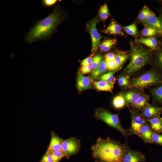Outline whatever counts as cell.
I'll list each match as a JSON object with an SVG mask.
<instances>
[{"instance_id": "4316f807", "label": "cell", "mask_w": 162, "mask_h": 162, "mask_svg": "<svg viewBox=\"0 0 162 162\" xmlns=\"http://www.w3.org/2000/svg\"><path fill=\"white\" fill-rule=\"evenodd\" d=\"M152 11L146 6H145L138 15V18L140 20L144 21Z\"/></svg>"}, {"instance_id": "cb8c5ba5", "label": "cell", "mask_w": 162, "mask_h": 162, "mask_svg": "<svg viewBox=\"0 0 162 162\" xmlns=\"http://www.w3.org/2000/svg\"><path fill=\"white\" fill-rule=\"evenodd\" d=\"M46 152L52 156L53 162H59L65 155L62 151H54L47 149Z\"/></svg>"}, {"instance_id": "ab89813d", "label": "cell", "mask_w": 162, "mask_h": 162, "mask_svg": "<svg viewBox=\"0 0 162 162\" xmlns=\"http://www.w3.org/2000/svg\"><path fill=\"white\" fill-rule=\"evenodd\" d=\"M116 56L112 53H109L105 56L106 61H114Z\"/></svg>"}, {"instance_id": "2e32d148", "label": "cell", "mask_w": 162, "mask_h": 162, "mask_svg": "<svg viewBox=\"0 0 162 162\" xmlns=\"http://www.w3.org/2000/svg\"><path fill=\"white\" fill-rule=\"evenodd\" d=\"M161 110L160 108L148 106L145 108L143 112L144 116L147 118L154 117L158 115Z\"/></svg>"}, {"instance_id": "f6af8a7d", "label": "cell", "mask_w": 162, "mask_h": 162, "mask_svg": "<svg viewBox=\"0 0 162 162\" xmlns=\"http://www.w3.org/2000/svg\"><path fill=\"white\" fill-rule=\"evenodd\" d=\"M40 162H41V161H40Z\"/></svg>"}, {"instance_id": "5bb4252c", "label": "cell", "mask_w": 162, "mask_h": 162, "mask_svg": "<svg viewBox=\"0 0 162 162\" xmlns=\"http://www.w3.org/2000/svg\"><path fill=\"white\" fill-rule=\"evenodd\" d=\"M152 133L150 127L146 124L143 125L141 128L139 135L147 143L152 142Z\"/></svg>"}, {"instance_id": "f1b7e54d", "label": "cell", "mask_w": 162, "mask_h": 162, "mask_svg": "<svg viewBox=\"0 0 162 162\" xmlns=\"http://www.w3.org/2000/svg\"><path fill=\"white\" fill-rule=\"evenodd\" d=\"M126 32L129 34L135 35L137 33V29L136 25L134 23L124 27Z\"/></svg>"}, {"instance_id": "52a82bcc", "label": "cell", "mask_w": 162, "mask_h": 162, "mask_svg": "<svg viewBox=\"0 0 162 162\" xmlns=\"http://www.w3.org/2000/svg\"><path fill=\"white\" fill-rule=\"evenodd\" d=\"M99 20L96 17L90 21L87 24V28L89 33L92 41V52L94 53L99 46L101 39L102 37L98 32L96 28V25Z\"/></svg>"}, {"instance_id": "1f68e13d", "label": "cell", "mask_w": 162, "mask_h": 162, "mask_svg": "<svg viewBox=\"0 0 162 162\" xmlns=\"http://www.w3.org/2000/svg\"><path fill=\"white\" fill-rule=\"evenodd\" d=\"M103 58V56L100 55H97L92 58L91 65L93 69L96 68L100 64Z\"/></svg>"}, {"instance_id": "4fadbf2b", "label": "cell", "mask_w": 162, "mask_h": 162, "mask_svg": "<svg viewBox=\"0 0 162 162\" xmlns=\"http://www.w3.org/2000/svg\"><path fill=\"white\" fill-rule=\"evenodd\" d=\"M122 30L121 26L112 18L108 26L106 28L101 31L102 32L106 34L123 35V34L122 32Z\"/></svg>"}, {"instance_id": "ffe728a7", "label": "cell", "mask_w": 162, "mask_h": 162, "mask_svg": "<svg viewBox=\"0 0 162 162\" xmlns=\"http://www.w3.org/2000/svg\"><path fill=\"white\" fill-rule=\"evenodd\" d=\"M124 96L126 101L133 106L140 96L139 94L132 91L127 92L124 94Z\"/></svg>"}, {"instance_id": "5b68a950", "label": "cell", "mask_w": 162, "mask_h": 162, "mask_svg": "<svg viewBox=\"0 0 162 162\" xmlns=\"http://www.w3.org/2000/svg\"><path fill=\"white\" fill-rule=\"evenodd\" d=\"M161 82L162 79L158 74L154 72H150L143 74L135 79L133 81L131 86L141 88Z\"/></svg>"}, {"instance_id": "277c9868", "label": "cell", "mask_w": 162, "mask_h": 162, "mask_svg": "<svg viewBox=\"0 0 162 162\" xmlns=\"http://www.w3.org/2000/svg\"><path fill=\"white\" fill-rule=\"evenodd\" d=\"M94 116L97 119L102 121L118 131L126 138L130 134L129 131L122 126L118 115L117 114H113L107 110L100 108L95 111Z\"/></svg>"}, {"instance_id": "7c38bea8", "label": "cell", "mask_w": 162, "mask_h": 162, "mask_svg": "<svg viewBox=\"0 0 162 162\" xmlns=\"http://www.w3.org/2000/svg\"><path fill=\"white\" fill-rule=\"evenodd\" d=\"M146 120L140 116L136 115L133 116L131 126L132 132L139 135L141 128L146 124Z\"/></svg>"}, {"instance_id": "9a60e30c", "label": "cell", "mask_w": 162, "mask_h": 162, "mask_svg": "<svg viewBox=\"0 0 162 162\" xmlns=\"http://www.w3.org/2000/svg\"><path fill=\"white\" fill-rule=\"evenodd\" d=\"M94 85L95 88L98 90L110 92L112 91L114 86L113 83L102 80L94 82Z\"/></svg>"}, {"instance_id": "74e56055", "label": "cell", "mask_w": 162, "mask_h": 162, "mask_svg": "<svg viewBox=\"0 0 162 162\" xmlns=\"http://www.w3.org/2000/svg\"><path fill=\"white\" fill-rule=\"evenodd\" d=\"M118 84L121 86H127L129 85V81L127 78L125 76H122L118 79Z\"/></svg>"}, {"instance_id": "603a6c76", "label": "cell", "mask_w": 162, "mask_h": 162, "mask_svg": "<svg viewBox=\"0 0 162 162\" xmlns=\"http://www.w3.org/2000/svg\"><path fill=\"white\" fill-rule=\"evenodd\" d=\"M112 104L114 107L119 109L123 107L125 104V100L124 97L122 95H118L113 99Z\"/></svg>"}, {"instance_id": "ee69618b", "label": "cell", "mask_w": 162, "mask_h": 162, "mask_svg": "<svg viewBox=\"0 0 162 162\" xmlns=\"http://www.w3.org/2000/svg\"><path fill=\"white\" fill-rule=\"evenodd\" d=\"M98 160V162H101V161H98V160Z\"/></svg>"}, {"instance_id": "d6986e66", "label": "cell", "mask_w": 162, "mask_h": 162, "mask_svg": "<svg viewBox=\"0 0 162 162\" xmlns=\"http://www.w3.org/2000/svg\"><path fill=\"white\" fill-rule=\"evenodd\" d=\"M116 40L115 39H107L104 40L99 45V48L102 51H108L116 44Z\"/></svg>"}, {"instance_id": "83f0119b", "label": "cell", "mask_w": 162, "mask_h": 162, "mask_svg": "<svg viewBox=\"0 0 162 162\" xmlns=\"http://www.w3.org/2000/svg\"><path fill=\"white\" fill-rule=\"evenodd\" d=\"M152 93L158 101L162 102V85L154 88L153 90Z\"/></svg>"}, {"instance_id": "ba28073f", "label": "cell", "mask_w": 162, "mask_h": 162, "mask_svg": "<svg viewBox=\"0 0 162 162\" xmlns=\"http://www.w3.org/2000/svg\"><path fill=\"white\" fill-rule=\"evenodd\" d=\"M146 158L142 153L129 148L125 153L122 162H145Z\"/></svg>"}, {"instance_id": "7a4b0ae2", "label": "cell", "mask_w": 162, "mask_h": 162, "mask_svg": "<svg viewBox=\"0 0 162 162\" xmlns=\"http://www.w3.org/2000/svg\"><path fill=\"white\" fill-rule=\"evenodd\" d=\"M128 148L126 144L109 137H99L91 148L93 156L102 162H122Z\"/></svg>"}, {"instance_id": "8fae6325", "label": "cell", "mask_w": 162, "mask_h": 162, "mask_svg": "<svg viewBox=\"0 0 162 162\" xmlns=\"http://www.w3.org/2000/svg\"><path fill=\"white\" fill-rule=\"evenodd\" d=\"M51 140L48 150L54 151H61L62 150V139L54 131L51 132Z\"/></svg>"}, {"instance_id": "6da1fadb", "label": "cell", "mask_w": 162, "mask_h": 162, "mask_svg": "<svg viewBox=\"0 0 162 162\" xmlns=\"http://www.w3.org/2000/svg\"><path fill=\"white\" fill-rule=\"evenodd\" d=\"M66 17L65 13L58 4L50 15L34 23L26 34L25 40L31 44L49 39L56 32L58 26L65 20Z\"/></svg>"}, {"instance_id": "f546056e", "label": "cell", "mask_w": 162, "mask_h": 162, "mask_svg": "<svg viewBox=\"0 0 162 162\" xmlns=\"http://www.w3.org/2000/svg\"><path fill=\"white\" fill-rule=\"evenodd\" d=\"M158 33L157 31L154 29L147 26L144 28L142 32V35L146 36H152Z\"/></svg>"}, {"instance_id": "d6a6232c", "label": "cell", "mask_w": 162, "mask_h": 162, "mask_svg": "<svg viewBox=\"0 0 162 162\" xmlns=\"http://www.w3.org/2000/svg\"><path fill=\"white\" fill-rule=\"evenodd\" d=\"M57 1V0H42L41 1V2L44 6L50 7L54 5Z\"/></svg>"}, {"instance_id": "7402d4cb", "label": "cell", "mask_w": 162, "mask_h": 162, "mask_svg": "<svg viewBox=\"0 0 162 162\" xmlns=\"http://www.w3.org/2000/svg\"><path fill=\"white\" fill-rule=\"evenodd\" d=\"M148 121L153 130L158 132L162 131V124L160 119L157 117L149 119Z\"/></svg>"}, {"instance_id": "ac0fdd59", "label": "cell", "mask_w": 162, "mask_h": 162, "mask_svg": "<svg viewBox=\"0 0 162 162\" xmlns=\"http://www.w3.org/2000/svg\"><path fill=\"white\" fill-rule=\"evenodd\" d=\"M107 69L105 61L102 60L99 65L91 72V76L94 79H96L104 72Z\"/></svg>"}, {"instance_id": "8d00e7d4", "label": "cell", "mask_w": 162, "mask_h": 162, "mask_svg": "<svg viewBox=\"0 0 162 162\" xmlns=\"http://www.w3.org/2000/svg\"><path fill=\"white\" fill-rule=\"evenodd\" d=\"M40 161L44 162H53L52 157L50 153L46 152L42 157Z\"/></svg>"}, {"instance_id": "836d02e7", "label": "cell", "mask_w": 162, "mask_h": 162, "mask_svg": "<svg viewBox=\"0 0 162 162\" xmlns=\"http://www.w3.org/2000/svg\"><path fill=\"white\" fill-rule=\"evenodd\" d=\"M152 138L153 142L162 144V135L156 133H153Z\"/></svg>"}, {"instance_id": "7bdbcfd3", "label": "cell", "mask_w": 162, "mask_h": 162, "mask_svg": "<svg viewBox=\"0 0 162 162\" xmlns=\"http://www.w3.org/2000/svg\"><path fill=\"white\" fill-rule=\"evenodd\" d=\"M95 162H98V160H96L95 161Z\"/></svg>"}, {"instance_id": "e575fe53", "label": "cell", "mask_w": 162, "mask_h": 162, "mask_svg": "<svg viewBox=\"0 0 162 162\" xmlns=\"http://www.w3.org/2000/svg\"><path fill=\"white\" fill-rule=\"evenodd\" d=\"M106 62L107 69L108 70H113L118 68L114 61H106Z\"/></svg>"}, {"instance_id": "8992f818", "label": "cell", "mask_w": 162, "mask_h": 162, "mask_svg": "<svg viewBox=\"0 0 162 162\" xmlns=\"http://www.w3.org/2000/svg\"><path fill=\"white\" fill-rule=\"evenodd\" d=\"M81 148V141L79 139L71 137L66 139H62V151L67 159L76 154Z\"/></svg>"}, {"instance_id": "d590c367", "label": "cell", "mask_w": 162, "mask_h": 162, "mask_svg": "<svg viewBox=\"0 0 162 162\" xmlns=\"http://www.w3.org/2000/svg\"><path fill=\"white\" fill-rule=\"evenodd\" d=\"M94 53H93L90 56L86 58L83 60L81 62L82 67L88 66L91 64L92 60V56Z\"/></svg>"}, {"instance_id": "3957f363", "label": "cell", "mask_w": 162, "mask_h": 162, "mask_svg": "<svg viewBox=\"0 0 162 162\" xmlns=\"http://www.w3.org/2000/svg\"><path fill=\"white\" fill-rule=\"evenodd\" d=\"M130 59L126 67L125 71L129 74L140 70L148 62L150 55L148 51L141 47L135 45L131 46Z\"/></svg>"}, {"instance_id": "60d3db41", "label": "cell", "mask_w": 162, "mask_h": 162, "mask_svg": "<svg viewBox=\"0 0 162 162\" xmlns=\"http://www.w3.org/2000/svg\"><path fill=\"white\" fill-rule=\"evenodd\" d=\"M157 61L158 66L162 68V51L158 54Z\"/></svg>"}, {"instance_id": "44dd1931", "label": "cell", "mask_w": 162, "mask_h": 162, "mask_svg": "<svg viewBox=\"0 0 162 162\" xmlns=\"http://www.w3.org/2000/svg\"><path fill=\"white\" fill-rule=\"evenodd\" d=\"M110 16L108 6L106 4H104L100 8L98 12V17L101 20L105 21Z\"/></svg>"}, {"instance_id": "b9f144b4", "label": "cell", "mask_w": 162, "mask_h": 162, "mask_svg": "<svg viewBox=\"0 0 162 162\" xmlns=\"http://www.w3.org/2000/svg\"><path fill=\"white\" fill-rule=\"evenodd\" d=\"M160 119L161 122V124H162V117L160 118Z\"/></svg>"}, {"instance_id": "d4e9b609", "label": "cell", "mask_w": 162, "mask_h": 162, "mask_svg": "<svg viewBox=\"0 0 162 162\" xmlns=\"http://www.w3.org/2000/svg\"><path fill=\"white\" fill-rule=\"evenodd\" d=\"M128 57L126 54H118L116 56L114 61L118 68L124 63Z\"/></svg>"}, {"instance_id": "e0dca14e", "label": "cell", "mask_w": 162, "mask_h": 162, "mask_svg": "<svg viewBox=\"0 0 162 162\" xmlns=\"http://www.w3.org/2000/svg\"><path fill=\"white\" fill-rule=\"evenodd\" d=\"M137 42L142 44L153 49H157L158 43L156 39L153 37H149L140 39Z\"/></svg>"}, {"instance_id": "484cf974", "label": "cell", "mask_w": 162, "mask_h": 162, "mask_svg": "<svg viewBox=\"0 0 162 162\" xmlns=\"http://www.w3.org/2000/svg\"><path fill=\"white\" fill-rule=\"evenodd\" d=\"M114 71L109 72L102 75L100 79L102 81L108 82L112 83V82L114 81Z\"/></svg>"}, {"instance_id": "f35d334b", "label": "cell", "mask_w": 162, "mask_h": 162, "mask_svg": "<svg viewBox=\"0 0 162 162\" xmlns=\"http://www.w3.org/2000/svg\"><path fill=\"white\" fill-rule=\"evenodd\" d=\"M92 68L91 65L81 67L80 68L81 73L82 74H86L90 72Z\"/></svg>"}, {"instance_id": "4dcf8cb0", "label": "cell", "mask_w": 162, "mask_h": 162, "mask_svg": "<svg viewBox=\"0 0 162 162\" xmlns=\"http://www.w3.org/2000/svg\"><path fill=\"white\" fill-rule=\"evenodd\" d=\"M147 103V100L143 96H140L133 106L137 109H141L144 107Z\"/></svg>"}, {"instance_id": "9c48e42d", "label": "cell", "mask_w": 162, "mask_h": 162, "mask_svg": "<svg viewBox=\"0 0 162 162\" xmlns=\"http://www.w3.org/2000/svg\"><path fill=\"white\" fill-rule=\"evenodd\" d=\"M143 22L147 26L154 29L158 33L162 34V20L152 11Z\"/></svg>"}, {"instance_id": "30bf717a", "label": "cell", "mask_w": 162, "mask_h": 162, "mask_svg": "<svg viewBox=\"0 0 162 162\" xmlns=\"http://www.w3.org/2000/svg\"><path fill=\"white\" fill-rule=\"evenodd\" d=\"M77 87L79 91L92 88L91 81L87 76L79 73L77 78Z\"/></svg>"}]
</instances>
